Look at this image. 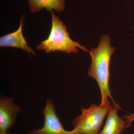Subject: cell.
<instances>
[{
	"mask_svg": "<svg viewBox=\"0 0 134 134\" xmlns=\"http://www.w3.org/2000/svg\"><path fill=\"white\" fill-rule=\"evenodd\" d=\"M115 50L114 47L110 46V37L107 35L101 36L98 47L91 48L89 52L92 62L88 74L98 84L101 93V105L110 104L109 98L112 100L113 105L117 104L112 97L109 87L110 60Z\"/></svg>",
	"mask_w": 134,
	"mask_h": 134,
	"instance_id": "obj_1",
	"label": "cell"
},
{
	"mask_svg": "<svg viewBox=\"0 0 134 134\" xmlns=\"http://www.w3.org/2000/svg\"><path fill=\"white\" fill-rule=\"evenodd\" d=\"M24 16V15L22 16L20 20V25L16 31L1 37L0 47L21 48L27 52L30 55L32 54L35 55V52L28 45L23 35V29Z\"/></svg>",
	"mask_w": 134,
	"mask_h": 134,
	"instance_id": "obj_6",
	"label": "cell"
},
{
	"mask_svg": "<svg viewBox=\"0 0 134 134\" xmlns=\"http://www.w3.org/2000/svg\"><path fill=\"white\" fill-rule=\"evenodd\" d=\"M111 105L91 104L89 108H81L82 114L72 121L74 130L82 134H99L103 121Z\"/></svg>",
	"mask_w": 134,
	"mask_h": 134,
	"instance_id": "obj_3",
	"label": "cell"
},
{
	"mask_svg": "<svg viewBox=\"0 0 134 134\" xmlns=\"http://www.w3.org/2000/svg\"><path fill=\"white\" fill-rule=\"evenodd\" d=\"M43 114L44 117L43 127L30 131L28 134H82L74 130L71 131L65 130L57 115L51 99L47 100Z\"/></svg>",
	"mask_w": 134,
	"mask_h": 134,
	"instance_id": "obj_4",
	"label": "cell"
},
{
	"mask_svg": "<svg viewBox=\"0 0 134 134\" xmlns=\"http://www.w3.org/2000/svg\"><path fill=\"white\" fill-rule=\"evenodd\" d=\"M50 11L52 15V25L50 34L46 40L42 41L37 46V49L45 50L47 53L62 51L69 54L78 53L77 48H79L89 53L85 47L71 39L66 26L54 14L52 10Z\"/></svg>",
	"mask_w": 134,
	"mask_h": 134,
	"instance_id": "obj_2",
	"label": "cell"
},
{
	"mask_svg": "<svg viewBox=\"0 0 134 134\" xmlns=\"http://www.w3.org/2000/svg\"><path fill=\"white\" fill-rule=\"evenodd\" d=\"M0 134H11L10 133H9V132H5V133H1Z\"/></svg>",
	"mask_w": 134,
	"mask_h": 134,
	"instance_id": "obj_10",
	"label": "cell"
},
{
	"mask_svg": "<svg viewBox=\"0 0 134 134\" xmlns=\"http://www.w3.org/2000/svg\"><path fill=\"white\" fill-rule=\"evenodd\" d=\"M31 12H39L43 8L47 11L54 9L59 12L63 10L65 0H28Z\"/></svg>",
	"mask_w": 134,
	"mask_h": 134,
	"instance_id": "obj_8",
	"label": "cell"
},
{
	"mask_svg": "<svg viewBox=\"0 0 134 134\" xmlns=\"http://www.w3.org/2000/svg\"><path fill=\"white\" fill-rule=\"evenodd\" d=\"M123 119L126 120V121L127 122V124L126 128L130 126V125L133 121H134V114L129 113V115H124L122 117Z\"/></svg>",
	"mask_w": 134,
	"mask_h": 134,
	"instance_id": "obj_9",
	"label": "cell"
},
{
	"mask_svg": "<svg viewBox=\"0 0 134 134\" xmlns=\"http://www.w3.org/2000/svg\"><path fill=\"white\" fill-rule=\"evenodd\" d=\"M120 109L118 104L111 105L104 126L99 134H122L127 122L118 115L117 111Z\"/></svg>",
	"mask_w": 134,
	"mask_h": 134,
	"instance_id": "obj_7",
	"label": "cell"
},
{
	"mask_svg": "<svg viewBox=\"0 0 134 134\" xmlns=\"http://www.w3.org/2000/svg\"><path fill=\"white\" fill-rule=\"evenodd\" d=\"M21 111L14 99L5 97L0 100V133L7 132L15 123L18 113Z\"/></svg>",
	"mask_w": 134,
	"mask_h": 134,
	"instance_id": "obj_5",
	"label": "cell"
}]
</instances>
